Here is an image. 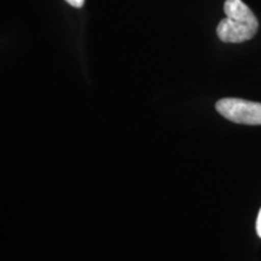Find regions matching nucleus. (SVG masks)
I'll return each instance as SVG.
<instances>
[{"label":"nucleus","instance_id":"f257e3e1","mask_svg":"<svg viewBox=\"0 0 261 261\" xmlns=\"http://www.w3.org/2000/svg\"><path fill=\"white\" fill-rule=\"evenodd\" d=\"M226 17L217 27L218 38L224 42H244L255 37L259 28L256 16L242 0H225Z\"/></svg>","mask_w":261,"mask_h":261},{"label":"nucleus","instance_id":"f03ea898","mask_svg":"<svg viewBox=\"0 0 261 261\" xmlns=\"http://www.w3.org/2000/svg\"><path fill=\"white\" fill-rule=\"evenodd\" d=\"M217 112L225 119L241 125H261V103L241 98H223L215 104Z\"/></svg>","mask_w":261,"mask_h":261},{"label":"nucleus","instance_id":"7ed1b4c3","mask_svg":"<svg viewBox=\"0 0 261 261\" xmlns=\"http://www.w3.org/2000/svg\"><path fill=\"white\" fill-rule=\"evenodd\" d=\"M65 2H67L70 6H73V8H76V9L83 8L85 4V0H65Z\"/></svg>","mask_w":261,"mask_h":261},{"label":"nucleus","instance_id":"20e7f679","mask_svg":"<svg viewBox=\"0 0 261 261\" xmlns=\"http://www.w3.org/2000/svg\"><path fill=\"white\" fill-rule=\"evenodd\" d=\"M256 232L261 238V210L259 211V215H257V219H256Z\"/></svg>","mask_w":261,"mask_h":261}]
</instances>
